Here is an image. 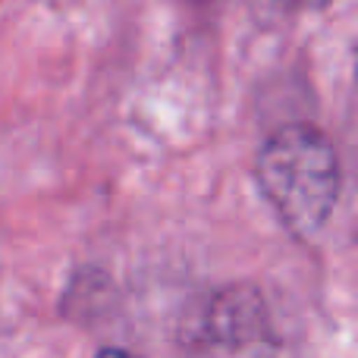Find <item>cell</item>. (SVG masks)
I'll return each instance as SVG.
<instances>
[{"label": "cell", "instance_id": "obj_1", "mask_svg": "<svg viewBox=\"0 0 358 358\" xmlns=\"http://www.w3.org/2000/svg\"><path fill=\"white\" fill-rule=\"evenodd\" d=\"M255 176L280 220L296 236H311L327 223L340 195V164L334 145L315 126L292 123L261 148Z\"/></svg>", "mask_w": 358, "mask_h": 358}, {"label": "cell", "instance_id": "obj_2", "mask_svg": "<svg viewBox=\"0 0 358 358\" xmlns=\"http://www.w3.org/2000/svg\"><path fill=\"white\" fill-rule=\"evenodd\" d=\"M94 358H132V355H126L123 349H101Z\"/></svg>", "mask_w": 358, "mask_h": 358}, {"label": "cell", "instance_id": "obj_3", "mask_svg": "<svg viewBox=\"0 0 358 358\" xmlns=\"http://www.w3.org/2000/svg\"><path fill=\"white\" fill-rule=\"evenodd\" d=\"M305 3H311V6H324V3H330V0H305Z\"/></svg>", "mask_w": 358, "mask_h": 358}]
</instances>
